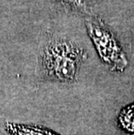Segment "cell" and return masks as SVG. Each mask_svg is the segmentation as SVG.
Instances as JSON below:
<instances>
[{
  "label": "cell",
  "mask_w": 134,
  "mask_h": 135,
  "mask_svg": "<svg viewBox=\"0 0 134 135\" xmlns=\"http://www.w3.org/2000/svg\"><path fill=\"white\" fill-rule=\"evenodd\" d=\"M118 119L125 130L134 133V104L125 108L121 112Z\"/></svg>",
  "instance_id": "cell-4"
},
{
  "label": "cell",
  "mask_w": 134,
  "mask_h": 135,
  "mask_svg": "<svg viewBox=\"0 0 134 135\" xmlns=\"http://www.w3.org/2000/svg\"><path fill=\"white\" fill-rule=\"evenodd\" d=\"M57 3H59L62 6L68 10L79 11V12H88L87 0H55Z\"/></svg>",
  "instance_id": "cell-5"
},
{
  "label": "cell",
  "mask_w": 134,
  "mask_h": 135,
  "mask_svg": "<svg viewBox=\"0 0 134 135\" xmlns=\"http://www.w3.org/2000/svg\"><path fill=\"white\" fill-rule=\"evenodd\" d=\"M86 27L103 62L114 71H123L128 65L126 57L110 30L97 18L87 19Z\"/></svg>",
  "instance_id": "cell-2"
},
{
  "label": "cell",
  "mask_w": 134,
  "mask_h": 135,
  "mask_svg": "<svg viewBox=\"0 0 134 135\" xmlns=\"http://www.w3.org/2000/svg\"><path fill=\"white\" fill-rule=\"evenodd\" d=\"M85 58V51L76 44L67 39L50 38L40 51L39 70L48 79L72 83L78 79Z\"/></svg>",
  "instance_id": "cell-1"
},
{
  "label": "cell",
  "mask_w": 134,
  "mask_h": 135,
  "mask_svg": "<svg viewBox=\"0 0 134 135\" xmlns=\"http://www.w3.org/2000/svg\"><path fill=\"white\" fill-rule=\"evenodd\" d=\"M4 127L11 135H58L48 129L37 126H26L5 122Z\"/></svg>",
  "instance_id": "cell-3"
}]
</instances>
